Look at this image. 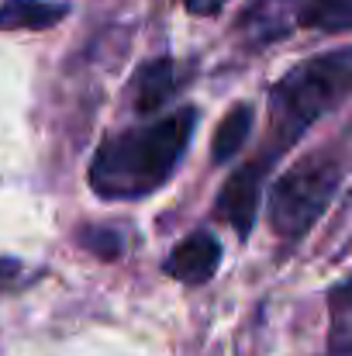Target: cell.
<instances>
[{"mask_svg":"<svg viewBox=\"0 0 352 356\" xmlns=\"http://www.w3.org/2000/svg\"><path fill=\"white\" fill-rule=\"evenodd\" d=\"M342 180V166L328 152L294 163L269 191V225L283 242H297L325 215Z\"/></svg>","mask_w":352,"mask_h":356,"instance_id":"3957f363","label":"cell"},{"mask_svg":"<svg viewBox=\"0 0 352 356\" xmlns=\"http://www.w3.org/2000/svg\"><path fill=\"white\" fill-rule=\"evenodd\" d=\"M66 17L62 3L42 0H3L0 3V31H38Z\"/></svg>","mask_w":352,"mask_h":356,"instance_id":"ba28073f","label":"cell"},{"mask_svg":"<svg viewBox=\"0 0 352 356\" xmlns=\"http://www.w3.org/2000/svg\"><path fill=\"white\" fill-rule=\"evenodd\" d=\"M80 242H83V249L87 252H94V256H101V259H117L121 256V236L111 232V229H83L80 232Z\"/></svg>","mask_w":352,"mask_h":356,"instance_id":"7c38bea8","label":"cell"},{"mask_svg":"<svg viewBox=\"0 0 352 356\" xmlns=\"http://www.w3.org/2000/svg\"><path fill=\"white\" fill-rule=\"evenodd\" d=\"M176 83H180V76H176L173 59H152V63H145L135 73V80H131V87H135V111L138 115L159 111L176 94Z\"/></svg>","mask_w":352,"mask_h":356,"instance_id":"52a82bcc","label":"cell"},{"mask_svg":"<svg viewBox=\"0 0 352 356\" xmlns=\"http://www.w3.org/2000/svg\"><path fill=\"white\" fill-rule=\"evenodd\" d=\"M269 152H262L259 159L238 166L232 177L225 180L221 194H218V204L215 211L235 229V236L245 238L252 232V222H255V211H259V197H262V180H266V170H269Z\"/></svg>","mask_w":352,"mask_h":356,"instance_id":"277c9868","label":"cell"},{"mask_svg":"<svg viewBox=\"0 0 352 356\" xmlns=\"http://www.w3.org/2000/svg\"><path fill=\"white\" fill-rule=\"evenodd\" d=\"M304 28H315L325 35L352 31V0H311Z\"/></svg>","mask_w":352,"mask_h":356,"instance_id":"8fae6325","label":"cell"},{"mask_svg":"<svg viewBox=\"0 0 352 356\" xmlns=\"http://www.w3.org/2000/svg\"><path fill=\"white\" fill-rule=\"evenodd\" d=\"M218 263H221L218 238L208 236V232H194V236H187L169 252V259H166L162 270L169 277L183 280V284H204V280H211V273L218 270Z\"/></svg>","mask_w":352,"mask_h":356,"instance_id":"8992f818","label":"cell"},{"mask_svg":"<svg viewBox=\"0 0 352 356\" xmlns=\"http://www.w3.org/2000/svg\"><path fill=\"white\" fill-rule=\"evenodd\" d=\"M249 131H252V108H249V104H238V108H232V111L225 115V121H221L218 131H215L211 159H215V163H228V159H235L238 149L245 145Z\"/></svg>","mask_w":352,"mask_h":356,"instance_id":"30bf717a","label":"cell"},{"mask_svg":"<svg viewBox=\"0 0 352 356\" xmlns=\"http://www.w3.org/2000/svg\"><path fill=\"white\" fill-rule=\"evenodd\" d=\"M190 14H218L228 0H180Z\"/></svg>","mask_w":352,"mask_h":356,"instance_id":"4fadbf2b","label":"cell"},{"mask_svg":"<svg viewBox=\"0 0 352 356\" xmlns=\"http://www.w3.org/2000/svg\"><path fill=\"white\" fill-rule=\"evenodd\" d=\"M311 0H252L238 17V35L249 49L273 45L304 28Z\"/></svg>","mask_w":352,"mask_h":356,"instance_id":"5b68a950","label":"cell"},{"mask_svg":"<svg viewBox=\"0 0 352 356\" xmlns=\"http://www.w3.org/2000/svg\"><path fill=\"white\" fill-rule=\"evenodd\" d=\"M328 350L335 356H352V277L328 294Z\"/></svg>","mask_w":352,"mask_h":356,"instance_id":"9c48e42d","label":"cell"},{"mask_svg":"<svg viewBox=\"0 0 352 356\" xmlns=\"http://www.w3.org/2000/svg\"><path fill=\"white\" fill-rule=\"evenodd\" d=\"M352 97V49L321 52L294 66L269 94L273 108V145L269 156H280L294 145L318 118L335 111Z\"/></svg>","mask_w":352,"mask_h":356,"instance_id":"7a4b0ae2","label":"cell"},{"mask_svg":"<svg viewBox=\"0 0 352 356\" xmlns=\"http://www.w3.org/2000/svg\"><path fill=\"white\" fill-rule=\"evenodd\" d=\"M197 111L180 108L166 118L108 138L90 163V187L108 201H135L159 191L187 152Z\"/></svg>","mask_w":352,"mask_h":356,"instance_id":"6da1fadb","label":"cell"}]
</instances>
